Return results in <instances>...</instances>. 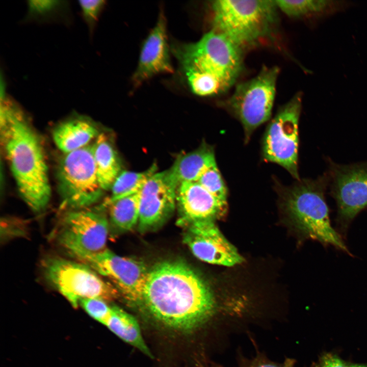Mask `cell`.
Returning <instances> with one entry per match:
<instances>
[{
  "label": "cell",
  "mask_w": 367,
  "mask_h": 367,
  "mask_svg": "<svg viewBox=\"0 0 367 367\" xmlns=\"http://www.w3.org/2000/svg\"><path fill=\"white\" fill-rule=\"evenodd\" d=\"M279 73L277 66H264L256 76L238 84L222 103L242 123L247 142L253 131L271 117Z\"/></svg>",
  "instance_id": "obj_6"
},
{
  "label": "cell",
  "mask_w": 367,
  "mask_h": 367,
  "mask_svg": "<svg viewBox=\"0 0 367 367\" xmlns=\"http://www.w3.org/2000/svg\"><path fill=\"white\" fill-rule=\"evenodd\" d=\"M104 325L126 343L136 347L146 355L152 357L142 336L137 321L129 313L119 307L112 306Z\"/></svg>",
  "instance_id": "obj_20"
},
{
  "label": "cell",
  "mask_w": 367,
  "mask_h": 367,
  "mask_svg": "<svg viewBox=\"0 0 367 367\" xmlns=\"http://www.w3.org/2000/svg\"><path fill=\"white\" fill-rule=\"evenodd\" d=\"M302 94L297 93L277 111L264 135L262 153L265 161L285 168L298 180V124Z\"/></svg>",
  "instance_id": "obj_9"
},
{
  "label": "cell",
  "mask_w": 367,
  "mask_h": 367,
  "mask_svg": "<svg viewBox=\"0 0 367 367\" xmlns=\"http://www.w3.org/2000/svg\"><path fill=\"white\" fill-rule=\"evenodd\" d=\"M92 148L99 185L104 191L109 190L122 171L118 155L104 134H99L92 145Z\"/></svg>",
  "instance_id": "obj_19"
},
{
  "label": "cell",
  "mask_w": 367,
  "mask_h": 367,
  "mask_svg": "<svg viewBox=\"0 0 367 367\" xmlns=\"http://www.w3.org/2000/svg\"><path fill=\"white\" fill-rule=\"evenodd\" d=\"M79 261L108 278L126 301L139 305L149 272L143 262L118 255L107 248Z\"/></svg>",
  "instance_id": "obj_12"
},
{
  "label": "cell",
  "mask_w": 367,
  "mask_h": 367,
  "mask_svg": "<svg viewBox=\"0 0 367 367\" xmlns=\"http://www.w3.org/2000/svg\"><path fill=\"white\" fill-rule=\"evenodd\" d=\"M156 168L154 165L143 172L122 171L110 189L111 194L108 200H113L139 192L147 179L156 172Z\"/></svg>",
  "instance_id": "obj_24"
},
{
  "label": "cell",
  "mask_w": 367,
  "mask_h": 367,
  "mask_svg": "<svg viewBox=\"0 0 367 367\" xmlns=\"http://www.w3.org/2000/svg\"><path fill=\"white\" fill-rule=\"evenodd\" d=\"M327 173L337 205V225L346 233L349 224L367 207V161L349 165L329 161Z\"/></svg>",
  "instance_id": "obj_11"
},
{
  "label": "cell",
  "mask_w": 367,
  "mask_h": 367,
  "mask_svg": "<svg viewBox=\"0 0 367 367\" xmlns=\"http://www.w3.org/2000/svg\"><path fill=\"white\" fill-rule=\"evenodd\" d=\"M176 203L181 214L179 224L183 225L197 221L222 217L227 211V201L220 199L197 182H183L176 191Z\"/></svg>",
  "instance_id": "obj_16"
},
{
  "label": "cell",
  "mask_w": 367,
  "mask_h": 367,
  "mask_svg": "<svg viewBox=\"0 0 367 367\" xmlns=\"http://www.w3.org/2000/svg\"><path fill=\"white\" fill-rule=\"evenodd\" d=\"M242 367H295V362L291 359H286L282 363H278L263 357H256L245 363Z\"/></svg>",
  "instance_id": "obj_29"
},
{
  "label": "cell",
  "mask_w": 367,
  "mask_h": 367,
  "mask_svg": "<svg viewBox=\"0 0 367 367\" xmlns=\"http://www.w3.org/2000/svg\"><path fill=\"white\" fill-rule=\"evenodd\" d=\"M278 9L286 15L299 17L312 15L323 16L343 8V1L324 0L275 1Z\"/></svg>",
  "instance_id": "obj_22"
},
{
  "label": "cell",
  "mask_w": 367,
  "mask_h": 367,
  "mask_svg": "<svg viewBox=\"0 0 367 367\" xmlns=\"http://www.w3.org/2000/svg\"><path fill=\"white\" fill-rule=\"evenodd\" d=\"M173 71L167 41L166 20L162 12L144 42L132 81L135 87H138L156 74Z\"/></svg>",
  "instance_id": "obj_15"
},
{
  "label": "cell",
  "mask_w": 367,
  "mask_h": 367,
  "mask_svg": "<svg viewBox=\"0 0 367 367\" xmlns=\"http://www.w3.org/2000/svg\"><path fill=\"white\" fill-rule=\"evenodd\" d=\"M153 320L182 332L196 330L217 312V304L207 284L187 265L164 261L149 270L138 305Z\"/></svg>",
  "instance_id": "obj_1"
},
{
  "label": "cell",
  "mask_w": 367,
  "mask_h": 367,
  "mask_svg": "<svg viewBox=\"0 0 367 367\" xmlns=\"http://www.w3.org/2000/svg\"><path fill=\"white\" fill-rule=\"evenodd\" d=\"M328 185L326 173L315 179H300L292 186L280 188L279 192L287 212L306 237L351 255L330 222L325 197Z\"/></svg>",
  "instance_id": "obj_5"
},
{
  "label": "cell",
  "mask_w": 367,
  "mask_h": 367,
  "mask_svg": "<svg viewBox=\"0 0 367 367\" xmlns=\"http://www.w3.org/2000/svg\"><path fill=\"white\" fill-rule=\"evenodd\" d=\"M184 226L186 229L184 242L199 259L227 267L243 261L242 256L221 232L214 220L197 221Z\"/></svg>",
  "instance_id": "obj_13"
},
{
  "label": "cell",
  "mask_w": 367,
  "mask_h": 367,
  "mask_svg": "<svg viewBox=\"0 0 367 367\" xmlns=\"http://www.w3.org/2000/svg\"><path fill=\"white\" fill-rule=\"evenodd\" d=\"M196 182L217 198L227 201V187L217 164L206 169Z\"/></svg>",
  "instance_id": "obj_25"
},
{
  "label": "cell",
  "mask_w": 367,
  "mask_h": 367,
  "mask_svg": "<svg viewBox=\"0 0 367 367\" xmlns=\"http://www.w3.org/2000/svg\"><path fill=\"white\" fill-rule=\"evenodd\" d=\"M2 140L19 195L35 213L43 211L51 197L48 167L39 138L23 112L1 96Z\"/></svg>",
  "instance_id": "obj_2"
},
{
  "label": "cell",
  "mask_w": 367,
  "mask_h": 367,
  "mask_svg": "<svg viewBox=\"0 0 367 367\" xmlns=\"http://www.w3.org/2000/svg\"><path fill=\"white\" fill-rule=\"evenodd\" d=\"M215 164L213 148L203 143L196 150L179 155L168 170L178 186L183 182H196L206 169Z\"/></svg>",
  "instance_id": "obj_17"
},
{
  "label": "cell",
  "mask_w": 367,
  "mask_h": 367,
  "mask_svg": "<svg viewBox=\"0 0 367 367\" xmlns=\"http://www.w3.org/2000/svg\"><path fill=\"white\" fill-rule=\"evenodd\" d=\"M81 305L92 318L105 325L111 311L112 306L107 301L96 298L84 299L80 301Z\"/></svg>",
  "instance_id": "obj_27"
},
{
  "label": "cell",
  "mask_w": 367,
  "mask_h": 367,
  "mask_svg": "<svg viewBox=\"0 0 367 367\" xmlns=\"http://www.w3.org/2000/svg\"><path fill=\"white\" fill-rule=\"evenodd\" d=\"M177 187L168 170L156 172L147 179L140 192L138 225L141 230L159 225L171 215Z\"/></svg>",
  "instance_id": "obj_14"
},
{
  "label": "cell",
  "mask_w": 367,
  "mask_h": 367,
  "mask_svg": "<svg viewBox=\"0 0 367 367\" xmlns=\"http://www.w3.org/2000/svg\"><path fill=\"white\" fill-rule=\"evenodd\" d=\"M42 269L47 281L74 307L81 300L96 298L106 301L118 297V291L94 270L81 262L59 256L45 257Z\"/></svg>",
  "instance_id": "obj_7"
},
{
  "label": "cell",
  "mask_w": 367,
  "mask_h": 367,
  "mask_svg": "<svg viewBox=\"0 0 367 367\" xmlns=\"http://www.w3.org/2000/svg\"><path fill=\"white\" fill-rule=\"evenodd\" d=\"M140 192L113 200L107 199L103 204L108 208L111 223L119 230H130L138 224Z\"/></svg>",
  "instance_id": "obj_21"
},
{
  "label": "cell",
  "mask_w": 367,
  "mask_h": 367,
  "mask_svg": "<svg viewBox=\"0 0 367 367\" xmlns=\"http://www.w3.org/2000/svg\"><path fill=\"white\" fill-rule=\"evenodd\" d=\"M28 11L23 21L46 23L68 22L69 5L65 1H28Z\"/></svg>",
  "instance_id": "obj_23"
},
{
  "label": "cell",
  "mask_w": 367,
  "mask_h": 367,
  "mask_svg": "<svg viewBox=\"0 0 367 367\" xmlns=\"http://www.w3.org/2000/svg\"><path fill=\"white\" fill-rule=\"evenodd\" d=\"M213 29L245 50L269 38L277 22L275 1L218 0L212 4Z\"/></svg>",
  "instance_id": "obj_4"
},
{
  "label": "cell",
  "mask_w": 367,
  "mask_h": 367,
  "mask_svg": "<svg viewBox=\"0 0 367 367\" xmlns=\"http://www.w3.org/2000/svg\"><path fill=\"white\" fill-rule=\"evenodd\" d=\"M317 367H367V364L348 362L335 354L327 353L321 357Z\"/></svg>",
  "instance_id": "obj_28"
},
{
  "label": "cell",
  "mask_w": 367,
  "mask_h": 367,
  "mask_svg": "<svg viewBox=\"0 0 367 367\" xmlns=\"http://www.w3.org/2000/svg\"><path fill=\"white\" fill-rule=\"evenodd\" d=\"M58 190L64 204L72 210L87 208L102 196L92 145L64 153L58 164Z\"/></svg>",
  "instance_id": "obj_8"
},
{
  "label": "cell",
  "mask_w": 367,
  "mask_h": 367,
  "mask_svg": "<svg viewBox=\"0 0 367 367\" xmlns=\"http://www.w3.org/2000/svg\"><path fill=\"white\" fill-rule=\"evenodd\" d=\"M109 221L100 210H72L64 215L56 235L58 244L79 260L106 249Z\"/></svg>",
  "instance_id": "obj_10"
},
{
  "label": "cell",
  "mask_w": 367,
  "mask_h": 367,
  "mask_svg": "<svg viewBox=\"0 0 367 367\" xmlns=\"http://www.w3.org/2000/svg\"><path fill=\"white\" fill-rule=\"evenodd\" d=\"M99 134L92 122L78 118L61 123L54 129L53 138L58 149L68 153L88 145Z\"/></svg>",
  "instance_id": "obj_18"
},
{
  "label": "cell",
  "mask_w": 367,
  "mask_h": 367,
  "mask_svg": "<svg viewBox=\"0 0 367 367\" xmlns=\"http://www.w3.org/2000/svg\"><path fill=\"white\" fill-rule=\"evenodd\" d=\"M172 50L190 90L198 96L226 92L242 70L244 52L213 30L196 42L175 45Z\"/></svg>",
  "instance_id": "obj_3"
},
{
  "label": "cell",
  "mask_w": 367,
  "mask_h": 367,
  "mask_svg": "<svg viewBox=\"0 0 367 367\" xmlns=\"http://www.w3.org/2000/svg\"><path fill=\"white\" fill-rule=\"evenodd\" d=\"M106 1H79L82 18L87 25L90 37H92L98 17L103 9Z\"/></svg>",
  "instance_id": "obj_26"
}]
</instances>
